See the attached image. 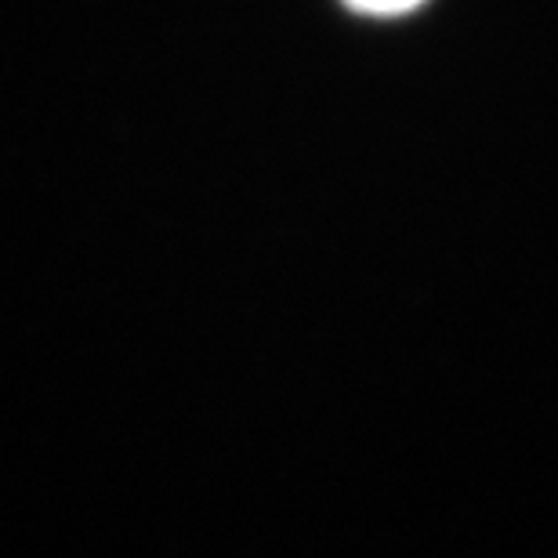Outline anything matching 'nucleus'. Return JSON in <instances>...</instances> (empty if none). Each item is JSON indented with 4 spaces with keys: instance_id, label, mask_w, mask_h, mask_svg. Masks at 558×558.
Returning a JSON list of instances; mask_svg holds the SVG:
<instances>
[{
    "instance_id": "obj_1",
    "label": "nucleus",
    "mask_w": 558,
    "mask_h": 558,
    "mask_svg": "<svg viewBox=\"0 0 558 558\" xmlns=\"http://www.w3.org/2000/svg\"><path fill=\"white\" fill-rule=\"evenodd\" d=\"M349 4L360 11H371V15H399V11L417 8L421 0H349Z\"/></svg>"
}]
</instances>
